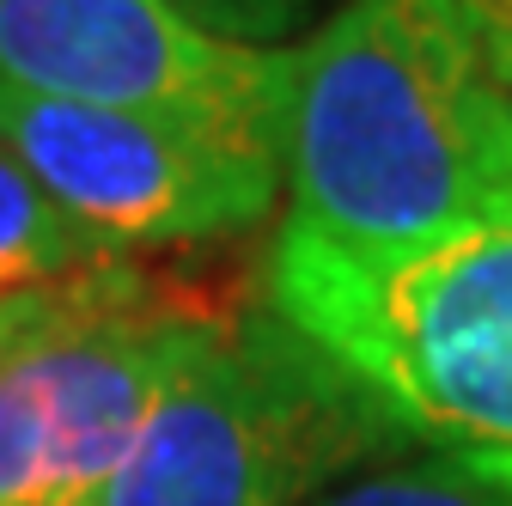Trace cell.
Segmentation results:
<instances>
[{
  "instance_id": "obj_1",
  "label": "cell",
  "mask_w": 512,
  "mask_h": 506,
  "mask_svg": "<svg viewBox=\"0 0 512 506\" xmlns=\"http://www.w3.org/2000/svg\"><path fill=\"white\" fill-rule=\"evenodd\" d=\"M281 55L287 220L354 250L512 220V92L458 0H342Z\"/></svg>"
},
{
  "instance_id": "obj_2",
  "label": "cell",
  "mask_w": 512,
  "mask_h": 506,
  "mask_svg": "<svg viewBox=\"0 0 512 506\" xmlns=\"http://www.w3.org/2000/svg\"><path fill=\"white\" fill-rule=\"evenodd\" d=\"M263 305L427 452L512 482V220L354 250L287 220Z\"/></svg>"
},
{
  "instance_id": "obj_3",
  "label": "cell",
  "mask_w": 512,
  "mask_h": 506,
  "mask_svg": "<svg viewBox=\"0 0 512 506\" xmlns=\"http://www.w3.org/2000/svg\"><path fill=\"white\" fill-rule=\"evenodd\" d=\"M397 439L293 324L244 305L183 360L98 506H311Z\"/></svg>"
},
{
  "instance_id": "obj_4",
  "label": "cell",
  "mask_w": 512,
  "mask_h": 506,
  "mask_svg": "<svg viewBox=\"0 0 512 506\" xmlns=\"http://www.w3.org/2000/svg\"><path fill=\"white\" fill-rule=\"evenodd\" d=\"M214 318L128 257L0 305V506H98Z\"/></svg>"
},
{
  "instance_id": "obj_5",
  "label": "cell",
  "mask_w": 512,
  "mask_h": 506,
  "mask_svg": "<svg viewBox=\"0 0 512 506\" xmlns=\"http://www.w3.org/2000/svg\"><path fill=\"white\" fill-rule=\"evenodd\" d=\"M0 147L110 250L220 244L263 226L281 153L263 135L171 110L68 104L0 86Z\"/></svg>"
},
{
  "instance_id": "obj_6",
  "label": "cell",
  "mask_w": 512,
  "mask_h": 506,
  "mask_svg": "<svg viewBox=\"0 0 512 506\" xmlns=\"http://www.w3.org/2000/svg\"><path fill=\"white\" fill-rule=\"evenodd\" d=\"M281 74V49L226 43L171 0H0V86L13 92L202 116L281 153Z\"/></svg>"
},
{
  "instance_id": "obj_7",
  "label": "cell",
  "mask_w": 512,
  "mask_h": 506,
  "mask_svg": "<svg viewBox=\"0 0 512 506\" xmlns=\"http://www.w3.org/2000/svg\"><path fill=\"white\" fill-rule=\"evenodd\" d=\"M116 257L122 250H110L86 226H74L37 189V177L0 147V305L25 299L37 287H55V281H74Z\"/></svg>"
},
{
  "instance_id": "obj_8",
  "label": "cell",
  "mask_w": 512,
  "mask_h": 506,
  "mask_svg": "<svg viewBox=\"0 0 512 506\" xmlns=\"http://www.w3.org/2000/svg\"><path fill=\"white\" fill-rule=\"evenodd\" d=\"M311 506H512V482L458 458H372L330 482Z\"/></svg>"
},
{
  "instance_id": "obj_9",
  "label": "cell",
  "mask_w": 512,
  "mask_h": 506,
  "mask_svg": "<svg viewBox=\"0 0 512 506\" xmlns=\"http://www.w3.org/2000/svg\"><path fill=\"white\" fill-rule=\"evenodd\" d=\"M183 19H196L202 31L244 43V49H287L330 0H171Z\"/></svg>"
},
{
  "instance_id": "obj_10",
  "label": "cell",
  "mask_w": 512,
  "mask_h": 506,
  "mask_svg": "<svg viewBox=\"0 0 512 506\" xmlns=\"http://www.w3.org/2000/svg\"><path fill=\"white\" fill-rule=\"evenodd\" d=\"M458 7H464V19L476 31L482 55H488L494 80L512 92V0H458Z\"/></svg>"
}]
</instances>
